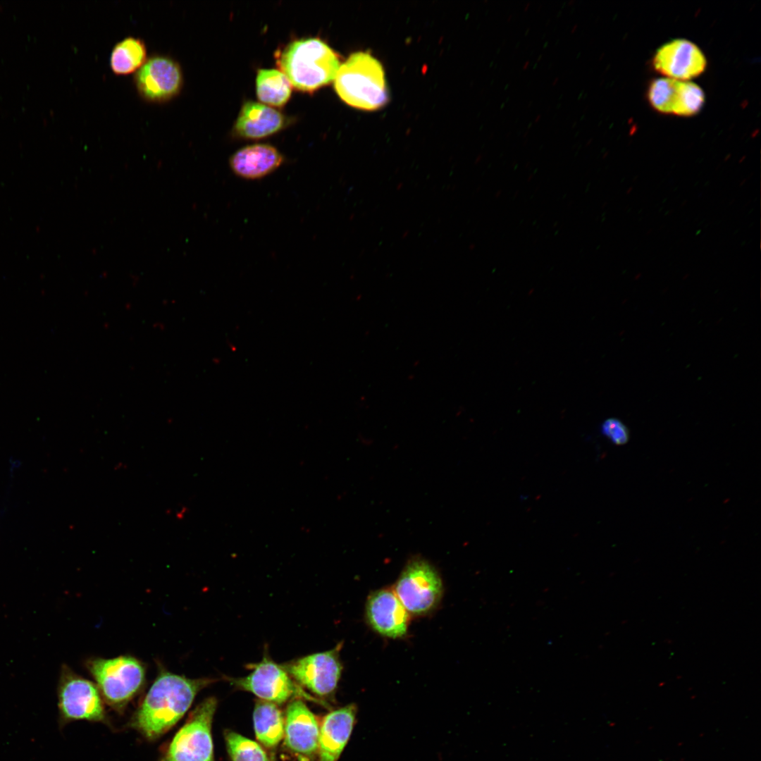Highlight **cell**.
I'll return each instance as SVG.
<instances>
[{
  "mask_svg": "<svg viewBox=\"0 0 761 761\" xmlns=\"http://www.w3.org/2000/svg\"><path fill=\"white\" fill-rule=\"evenodd\" d=\"M216 681L160 671L132 715L130 726L147 740L159 738L185 715L196 695Z\"/></svg>",
  "mask_w": 761,
  "mask_h": 761,
  "instance_id": "6da1fadb",
  "label": "cell"
},
{
  "mask_svg": "<svg viewBox=\"0 0 761 761\" xmlns=\"http://www.w3.org/2000/svg\"><path fill=\"white\" fill-rule=\"evenodd\" d=\"M276 61L291 85L304 92L330 83L340 66L338 54L317 38L292 42L277 53Z\"/></svg>",
  "mask_w": 761,
  "mask_h": 761,
  "instance_id": "7a4b0ae2",
  "label": "cell"
},
{
  "mask_svg": "<svg viewBox=\"0 0 761 761\" xmlns=\"http://www.w3.org/2000/svg\"><path fill=\"white\" fill-rule=\"evenodd\" d=\"M338 96L351 106L376 110L388 101L380 63L366 52H356L342 64L334 79Z\"/></svg>",
  "mask_w": 761,
  "mask_h": 761,
  "instance_id": "3957f363",
  "label": "cell"
},
{
  "mask_svg": "<svg viewBox=\"0 0 761 761\" xmlns=\"http://www.w3.org/2000/svg\"><path fill=\"white\" fill-rule=\"evenodd\" d=\"M86 667L104 702L117 711L124 710L144 683V665L130 655L92 658Z\"/></svg>",
  "mask_w": 761,
  "mask_h": 761,
  "instance_id": "277c9868",
  "label": "cell"
},
{
  "mask_svg": "<svg viewBox=\"0 0 761 761\" xmlns=\"http://www.w3.org/2000/svg\"><path fill=\"white\" fill-rule=\"evenodd\" d=\"M218 701L209 697L189 714L159 761H214L211 726Z\"/></svg>",
  "mask_w": 761,
  "mask_h": 761,
  "instance_id": "5b68a950",
  "label": "cell"
},
{
  "mask_svg": "<svg viewBox=\"0 0 761 761\" xmlns=\"http://www.w3.org/2000/svg\"><path fill=\"white\" fill-rule=\"evenodd\" d=\"M251 672L238 678L227 677L235 688L248 691L260 700L281 705L290 700L306 699L329 707L325 703L308 693L290 676L282 664L267 655L256 663L248 664Z\"/></svg>",
  "mask_w": 761,
  "mask_h": 761,
  "instance_id": "8992f818",
  "label": "cell"
},
{
  "mask_svg": "<svg viewBox=\"0 0 761 761\" xmlns=\"http://www.w3.org/2000/svg\"><path fill=\"white\" fill-rule=\"evenodd\" d=\"M58 724L86 720L106 722L104 699L96 683L83 678L68 666L61 667L57 686Z\"/></svg>",
  "mask_w": 761,
  "mask_h": 761,
  "instance_id": "52a82bcc",
  "label": "cell"
},
{
  "mask_svg": "<svg viewBox=\"0 0 761 761\" xmlns=\"http://www.w3.org/2000/svg\"><path fill=\"white\" fill-rule=\"evenodd\" d=\"M393 590L409 614L420 616L438 606L443 586L434 566L424 558L415 557L407 562Z\"/></svg>",
  "mask_w": 761,
  "mask_h": 761,
  "instance_id": "ba28073f",
  "label": "cell"
},
{
  "mask_svg": "<svg viewBox=\"0 0 761 761\" xmlns=\"http://www.w3.org/2000/svg\"><path fill=\"white\" fill-rule=\"evenodd\" d=\"M342 643L331 650L311 654L283 664L285 669L299 684L329 704L326 700L332 699L336 692L342 671L340 652Z\"/></svg>",
  "mask_w": 761,
  "mask_h": 761,
  "instance_id": "9c48e42d",
  "label": "cell"
},
{
  "mask_svg": "<svg viewBox=\"0 0 761 761\" xmlns=\"http://www.w3.org/2000/svg\"><path fill=\"white\" fill-rule=\"evenodd\" d=\"M136 89L142 99L164 103L178 96L183 85L180 64L173 58L154 55L147 58L134 76Z\"/></svg>",
  "mask_w": 761,
  "mask_h": 761,
  "instance_id": "30bf717a",
  "label": "cell"
},
{
  "mask_svg": "<svg viewBox=\"0 0 761 761\" xmlns=\"http://www.w3.org/2000/svg\"><path fill=\"white\" fill-rule=\"evenodd\" d=\"M319 723L302 699H294L285 714L283 744L297 761H314L318 753Z\"/></svg>",
  "mask_w": 761,
  "mask_h": 761,
  "instance_id": "8fae6325",
  "label": "cell"
},
{
  "mask_svg": "<svg viewBox=\"0 0 761 761\" xmlns=\"http://www.w3.org/2000/svg\"><path fill=\"white\" fill-rule=\"evenodd\" d=\"M366 619L378 633L388 638L403 637L409 624V614L393 589L384 588L368 597Z\"/></svg>",
  "mask_w": 761,
  "mask_h": 761,
  "instance_id": "7c38bea8",
  "label": "cell"
},
{
  "mask_svg": "<svg viewBox=\"0 0 761 761\" xmlns=\"http://www.w3.org/2000/svg\"><path fill=\"white\" fill-rule=\"evenodd\" d=\"M653 65L659 73L674 80H688L705 68L706 60L700 49L686 39H675L656 52Z\"/></svg>",
  "mask_w": 761,
  "mask_h": 761,
  "instance_id": "4fadbf2b",
  "label": "cell"
},
{
  "mask_svg": "<svg viewBox=\"0 0 761 761\" xmlns=\"http://www.w3.org/2000/svg\"><path fill=\"white\" fill-rule=\"evenodd\" d=\"M355 704L333 710L322 719L319 727L318 761H338L356 722Z\"/></svg>",
  "mask_w": 761,
  "mask_h": 761,
  "instance_id": "5bb4252c",
  "label": "cell"
},
{
  "mask_svg": "<svg viewBox=\"0 0 761 761\" xmlns=\"http://www.w3.org/2000/svg\"><path fill=\"white\" fill-rule=\"evenodd\" d=\"M283 162V156L276 148L267 144H255L235 152L229 165L238 177L257 180L275 171Z\"/></svg>",
  "mask_w": 761,
  "mask_h": 761,
  "instance_id": "9a60e30c",
  "label": "cell"
},
{
  "mask_svg": "<svg viewBox=\"0 0 761 761\" xmlns=\"http://www.w3.org/2000/svg\"><path fill=\"white\" fill-rule=\"evenodd\" d=\"M285 118L278 111L261 103L245 102L235 123L236 134L243 138L259 139L271 135L284 125Z\"/></svg>",
  "mask_w": 761,
  "mask_h": 761,
  "instance_id": "2e32d148",
  "label": "cell"
},
{
  "mask_svg": "<svg viewBox=\"0 0 761 761\" xmlns=\"http://www.w3.org/2000/svg\"><path fill=\"white\" fill-rule=\"evenodd\" d=\"M253 722L256 738L264 747L274 749L283 739L285 715L278 705L260 699L256 700Z\"/></svg>",
  "mask_w": 761,
  "mask_h": 761,
  "instance_id": "e0dca14e",
  "label": "cell"
},
{
  "mask_svg": "<svg viewBox=\"0 0 761 761\" xmlns=\"http://www.w3.org/2000/svg\"><path fill=\"white\" fill-rule=\"evenodd\" d=\"M147 59L144 41L129 36L113 47L110 56V66L116 75H126L137 72Z\"/></svg>",
  "mask_w": 761,
  "mask_h": 761,
  "instance_id": "ac0fdd59",
  "label": "cell"
},
{
  "mask_svg": "<svg viewBox=\"0 0 761 761\" xmlns=\"http://www.w3.org/2000/svg\"><path fill=\"white\" fill-rule=\"evenodd\" d=\"M256 91L261 101L273 106H281L290 97L292 85L280 70L261 69L256 78Z\"/></svg>",
  "mask_w": 761,
  "mask_h": 761,
  "instance_id": "d6986e66",
  "label": "cell"
},
{
  "mask_svg": "<svg viewBox=\"0 0 761 761\" xmlns=\"http://www.w3.org/2000/svg\"><path fill=\"white\" fill-rule=\"evenodd\" d=\"M224 736L232 761H270L260 743L231 730L225 731Z\"/></svg>",
  "mask_w": 761,
  "mask_h": 761,
  "instance_id": "ffe728a7",
  "label": "cell"
},
{
  "mask_svg": "<svg viewBox=\"0 0 761 761\" xmlns=\"http://www.w3.org/2000/svg\"><path fill=\"white\" fill-rule=\"evenodd\" d=\"M704 103V93L697 85L679 80L674 94L672 113L691 116L698 112Z\"/></svg>",
  "mask_w": 761,
  "mask_h": 761,
  "instance_id": "44dd1931",
  "label": "cell"
},
{
  "mask_svg": "<svg viewBox=\"0 0 761 761\" xmlns=\"http://www.w3.org/2000/svg\"><path fill=\"white\" fill-rule=\"evenodd\" d=\"M678 82V80L672 78H660L651 83L648 90V99L656 110L664 113H672Z\"/></svg>",
  "mask_w": 761,
  "mask_h": 761,
  "instance_id": "7402d4cb",
  "label": "cell"
},
{
  "mask_svg": "<svg viewBox=\"0 0 761 761\" xmlns=\"http://www.w3.org/2000/svg\"><path fill=\"white\" fill-rule=\"evenodd\" d=\"M601 429L602 433L615 445H624L629 439L628 428L617 419H607L603 422Z\"/></svg>",
  "mask_w": 761,
  "mask_h": 761,
  "instance_id": "603a6c76",
  "label": "cell"
},
{
  "mask_svg": "<svg viewBox=\"0 0 761 761\" xmlns=\"http://www.w3.org/2000/svg\"><path fill=\"white\" fill-rule=\"evenodd\" d=\"M577 28H578V24L577 23L574 24L572 25L571 30H570L571 32V33L575 32V31H576Z\"/></svg>",
  "mask_w": 761,
  "mask_h": 761,
  "instance_id": "cb8c5ba5",
  "label": "cell"
},
{
  "mask_svg": "<svg viewBox=\"0 0 761 761\" xmlns=\"http://www.w3.org/2000/svg\"><path fill=\"white\" fill-rule=\"evenodd\" d=\"M529 64H530V61L528 60L526 61L522 65L523 69H524V70L526 69L528 67Z\"/></svg>",
  "mask_w": 761,
  "mask_h": 761,
  "instance_id": "d4e9b609",
  "label": "cell"
},
{
  "mask_svg": "<svg viewBox=\"0 0 761 761\" xmlns=\"http://www.w3.org/2000/svg\"><path fill=\"white\" fill-rule=\"evenodd\" d=\"M530 5H531V2H530V1H528V2H526V3L525 4L524 6V11H526V10H528V8L530 7Z\"/></svg>",
  "mask_w": 761,
  "mask_h": 761,
  "instance_id": "484cf974",
  "label": "cell"
},
{
  "mask_svg": "<svg viewBox=\"0 0 761 761\" xmlns=\"http://www.w3.org/2000/svg\"><path fill=\"white\" fill-rule=\"evenodd\" d=\"M540 118H541V115L538 114L534 118V122H536V123L538 122Z\"/></svg>",
  "mask_w": 761,
  "mask_h": 761,
  "instance_id": "4316f807",
  "label": "cell"
},
{
  "mask_svg": "<svg viewBox=\"0 0 761 761\" xmlns=\"http://www.w3.org/2000/svg\"><path fill=\"white\" fill-rule=\"evenodd\" d=\"M558 81H559V78H558V77H556V78H555V79L553 80V81L552 82V85H556V84H557V83L558 82Z\"/></svg>",
  "mask_w": 761,
  "mask_h": 761,
  "instance_id": "83f0119b",
  "label": "cell"
},
{
  "mask_svg": "<svg viewBox=\"0 0 761 761\" xmlns=\"http://www.w3.org/2000/svg\"><path fill=\"white\" fill-rule=\"evenodd\" d=\"M632 190H633V187H629V189L627 190V191H626V194H629V193H631Z\"/></svg>",
  "mask_w": 761,
  "mask_h": 761,
  "instance_id": "f1b7e54d",
  "label": "cell"
},
{
  "mask_svg": "<svg viewBox=\"0 0 761 761\" xmlns=\"http://www.w3.org/2000/svg\"><path fill=\"white\" fill-rule=\"evenodd\" d=\"M574 3V0H569V1L567 2V4H568L569 5H571V4H573Z\"/></svg>",
  "mask_w": 761,
  "mask_h": 761,
  "instance_id": "f546056e",
  "label": "cell"
}]
</instances>
